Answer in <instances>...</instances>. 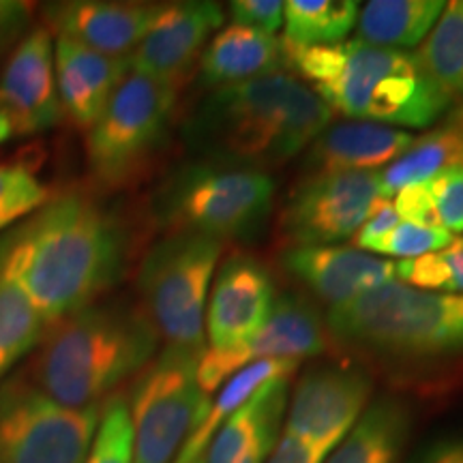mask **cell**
<instances>
[{
    "label": "cell",
    "mask_w": 463,
    "mask_h": 463,
    "mask_svg": "<svg viewBox=\"0 0 463 463\" xmlns=\"http://www.w3.org/2000/svg\"><path fill=\"white\" fill-rule=\"evenodd\" d=\"M159 339L144 307L95 303L52 324L24 373L65 408H95L148 367Z\"/></svg>",
    "instance_id": "3957f363"
},
{
    "label": "cell",
    "mask_w": 463,
    "mask_h": 463,
    "mask_svg": "<svg viewBox=\"0 0 463 463\" xmlns=\"http://www.w3.org/2000/svg\"><path fill=\"white\" fill-rule=\"evenodd\" d=\"M410 131L375 123H344L324 129L309 146L305 167L311 176L337 172H378L412 146Z\"/></svg>",
    "instance_id": "44dd1931"
},
{
    "label": "cell",
    "mask_w": 463,
    "mask_h": 463,
    "mask_svg": "<svg viewBox=\"0 0 463 463\" xmlns=\"http://www.w3.org/2000/svg\"><path fill=\"white\" fill-rule=\"evenodd\" d=\"M275 279L251 256L225 260L206 305V335L213 350L239 345L266 322L275 305Z\"/></svg>",
    "instance_id": "2e32d148"
},
{
    "label": "cell",
    "mask_w": 463,
    "mask_h": 463,
    "mask_svg": "<svg viewBox=\"0 0 463 463\" xmlns=\"http://www.w3.org/2000/svg\"><path fill=\"white\" fill-rule=\"evenodd\" d=\"M455 241L450 232L442 228H425V225L416 223H397L384 236L375 239L364 247V251L382 253V256H392L402 260H412L427 256V253L439 251V249L449 247Z\"/></svg>",
    "instance_id": "d6a6232c"
},
{
    "label": "cell",
    "mask_w": 463,
    "mask_h": 463,
    "mask_svg": "<svg viewBox=\"0 0 463 463\" xmlns=\"http://www.w3.org/2000/svg\"><path fill=\"white\" fill-rule=\"evenodd\" d=\"M449 167H463V114L439 129L414 137L402 157L378 172L382 198L389 200L399 189L430 181Z\"/></svg>",
    "instance_id": "d4e9b609"
},
{
    "label": "cell",
    "mask_w": 463,
    "mask_h": 463,
    "mask_svg": "<svg viewBox=\"0 0 463 463\" xmlns=\"http://www.w3.org/2000/svg\"><path fill=\"white\" fill-rule=\"evenodd\" d=\"M326 324L320 311L305 297L283 294L262 326L239 345L213 350L204 347L198 363V384L204 395L222 389V384L241 369L260 361L316 356L326 347Z\"/></svg>",
    "instance_id": "7c38bea8"
},
{
    "label": "cell",
    "mask_w": 463,
    "mask_h": 463,
    "mask_svg": "<svg viewBox=\"0 0 463 463\" xmlns=\"http://www.w3.org/2000/svg\"><path fill=\"white\" fill-rule=\"evenodd\" d=\"M412 463H463V436L436 439Z\"/></svg>",
    "instance_id": "ab89813d"
},
{
    "label": "cell",
    "mask_w": 463,
    "mask_h": 463,
    "mask_svg": "<svg viewBox=\"0 0 463 463\" xmlns=\"http://www.w3.org/2000/svg\"><path fill=\"white\" fill-rule=\"evenodd\" d=\"M222 251V241L178 232L144 256L137 288L144 311L167 345L206 347V300Z\"/></svg>",
    "instance_id": "ba28073f"
},
{
    "label": "cell",
    "mask_w": 463,
    "mask_h": 463,
    "mask_svg": "<svg viewBox=\"0 0 463 463\" xmlns=\"http://www.w3.org/2000/svg\"><path fill=\"white\" fill-rule=\"evenodd\" d=\"M223 20V7L211 0L161 5L146 37L131 52V71L178 86Z\"/></svg>",
    "instance_id": "9a60e30c"
},
{
    "label": "cell",
    "mask_w": 463,
    "mask_h": 463,
    "mask_svg": "<svg viewBox=\"0 0 463 463\" xmlns=\"http://www.w3.org/2000/svg\"><path fill=\"white\" fill-rule=\"evenodd\" d=\"M326 333L341 345L397 361L463 354V294L389 281L331 307Z\"/></svg>",
    "instance_id": "5b68a950"
},
{
    "label": "cell",
    "mask_w": 463,
    "mask_h": 463,
    "mask_svg": "<svg viewBox=\"0 0 463 463\" xmlns=\"http://www.w3.org/2000/svg\"><path fill=\"white\" fill-rule=\"evenodd\" d=\"M283 269L303 281L317 298L333 307L345 305L395 277V262L352 247H288Z\"/></svg>",
    "instance_id": "ac0fdd59"
},
{
    "label": "cell",
    "mask_w": 463,
    "mask_h": 463,
    "mask_svg": "<svg viewBox=\"0 0 463 463\" xmlns=\"http://www.w3.org/2000/svg\"><path fill=\"white\" fill-rule=\"evenodd\" d=\"M204 347L165 345L133 386V463H174L211 408L198 384Z\"/></svg>",
    "instance_id": "9c48e42d"
},
{
    "label": "cell",
    "mask_w": 463,
    "mask_h": 463,
    "mask_svg": "<svg viewBox=\"0 0 463 463\" xmlns=\"http://www.w3.org/2000/svg\"><path fill=\"white\" fill-rule=\"evenodd\" d=\"M50 326L24 289L0 273V380L39 347Z\"/></svg>",
    "instance_id": "f1b7e54d"
},
{
    "label": "cell",
    "mask_w": 463,
    "mask_h": 463,
    "mask_svg": "<svg viewBox=\"0 0 463 463\" xmlns=\"http://www.w3.org/2000/svg\"><path fill=\"white\" fill-rule=\"evenodd\" d=\"M408 433V405L391 397L378 399L322 463H399Z\"/></svg>",
    "instance_id": "603a6c76"
},
{
    "label": "cell",
    "mask_w": 463,
    "mask_h": 463,
    "mask_svg": "<svg viewBox=\"0 0 463 463\" xmlns=\"http://www.w3.org/2000/svg\"><path fill=\"white\" fill-rule=\"evenodd\" d=\"M11 136H14V129H11L9 118L3 112H0V144L7 142Z\"/></svg>",
    "instance_id": "60d3db41"
},
{
    "label": "cell",
    "mask_w": 463,
    "mask_h": 463,
    "mask_svg": "<svg viewBox=\"0 0 463 463\" xmlns=\"http://www.w3.org/2000/svg\"><path fill=\"white\" fill-rule=\"evenodd\" d=\"M129 264V230L86 191H65L0 234V273L24 289L45 320L99 303Z\"/></svg>",
    "instance_id": "6da1fadb"
},
{
    "label": "cell",
    "mask_w": 463,
    "mask_h": 463,
    "mask_svg": "<svg viewBox=\"0 0 463 463\" xmlns=\"http://www.w3.org/2000/svg\"><path fill=\"white\" fill-rule=\"evenodd\" d=\"M384 200L378 172L309 176L289 195L283 234L292 247H322L354 236Z\"/></svg>",
    "instance_id": "8fae6325"
},
{
    "label": "cell",
    "mask_w": 463,
    "mask_h": 463,
    "mask_svg": "<svg viewBox=\"0 0 463 463\" xmlns=\"http://www.w3.org/2000/svg\"><path fill=\"white\" fill-rule=\"evenodd\" d=\"M292 67L331 109L363 123L422 129L453 101L431 82L414 56L363 42L292 45L283 42Z\"/></svg>",
    "instance_id": "277c9868"
},
{
    "label": "cell",
    "mask_w": 463,
    "mask_h": 463,
    "mask_svg": "<svg viewBox=\"0 0 463 463\" xmlns=\"http://www.w3.org/2000/svg\"><path fill=\"white\" fill-rule=\"evenodd\" d=\"M0 112L9 118L14 136H34L65 120L56 84L54 34L33 26L11 52L0 75Z\"/></svg>",
    "instance_id": "5bb4252c"
},
{
    "label": "cell",
    "mask_w": 463,
    "mask_h": 463,
    "mask_svg": "<svg viewBox=\"0 0 463 463\" xmlns=\"http://www.w3.org/2000/svg\"><path fill=\"white\" fill-rule=\"evenodd\" d=\"M392 206H395V213L403 222L425 225V228H439L430 194V183L427 181L399 189Z\"/></svg>",
    "instance_id": "d590c367"
},
{
    "label": "cell",
    "mask_w": 463,
    "mask_h": 463,
    "mask_svg": "<svg viewBox=\"0 0 463 463\" xmlns=\"http://www.w3.org/2000/svg\"><path fill=\"white\" fill-rule=\"evenodd\" d=\"M52 191L26 164H0V232L48 204Z\"/></svg>",
    "instance_id": "4dcf8cb0"
},
{
    "label": "cell",
    "mask_w": 463,
    "mask_h": 463,
    "mask_svg": "<svg viewBox=\"0 0 463 463\" xmlns=\"http://www.w3.org/2000/svg\"><path fill=\"white\" fill-rule=\"evenodd\" d=\"M356 0H288L283 3V42L292 45L341 43L356 26Z\"/></svg>",
    "instance_id": "83f0119b"
},
{
    "label": "cell",
    "mask_w": 463,
    "mask_h": 463,
    "mask_svg": "<svg viewBox=\"0 0 463 463\" xmlns=\"http://www.w3.org/2000/svg\"><path fill=\"white\" fill-rule=\"evenodd\" d=\"M54 65L65 118L86 131L131 73L129 56H106L62 37H54Z\"/></svg>",
    "instance_id": "d6986e66"
},
{
    "label": "cell",
    "mask_w": 463,
    "mask_h": 463,
    "mask_svg": "<svg viewBox=\"0 0 463 463\" xmlns=\"http://www.w3.org/2000/svg\"><path fill=\"white\" fill-rule=\"evenodd\" d=\"M412 56L450 101L463 99V0L447 3L436 26Z\"/></svg>",
    "instance_id": "4316f807"
},
{
    "label": "cell",
    "mask_w": 463,
    "mask_h": 463,
    "mask_svg": "<svg viewBox=\"0 0 463 463\" xmlns=\"http://www.w3.org/2000/svg\"><path fill=\"white\" fill-rule=\"evenodd\" d=\"M395 275L405 286L427 292L463 294V236L439 251L399 260L395 262Z\"/></svg>",
    "instance_id": "f546056e"
},
{
    "label": "cell",
    "mask_w": 463,
    "mask_h": 463,
    "mask_svg": "<svg viewBox=\"0 0 463 463\" xmlns=\"http://www.w3.org/2000/svg\"><path fill=\"white\" fill-rule=\"evenodd\" d=\"M331 116L305 82L273 73L215 89L191 116L187 136L213 164L264 172L309 148Z\"/></svg>",
    "instance_id": "7a4b0ae2"
},
{
    "label": "cell",
    "mask_w": 463,
    "mask_h": 463,
    "mask_svg": "<svg viewBox=\"0 0 463 463\" xmlns=\"http://www.w3.org/2000/svg\"><path fill=\"white\" fill-rule=\"evenodd\" d=\"M427 183L439 228L459 234L463 232V167H449Z\"/></svg>",
    "instance_id": "836d02e7"
},
{
    "label": "cell",
    "mask_w": 463,
    "mask_h": 463,
    "mask_svg": "<svg viewBox=\"0 0 463 463\" xmlns=\"http://www.w3.org/2000/svg\"><path fill=\"white\" fill-rule=\"evenodd\" d=\"M230 15L236 26L275 37L283 26L281 0H234L230 3Z\"/></svg>",
    "instance_id": "e575fe53"
},
{
    "label": "cell",
    "mask_w": 463,
    "mask_h": 463,
    "mask_svg": "<svg viewBox=\"0 0 463 463\" xmlns=\"http://www.w3.org/2000/svg\"><path fill=\"white\" fill-rule=\"evenodd\" d=\"M275 200V181L247 167L187 164L165 178L153 200V215L170 234L217 241L249 239L262 228Z\"/></svg>",
    "instance_id": "8992f818"
},
{
    "label": "cell",
    "mask_w": 463,
    "mask_h": 463,
    "mask_svg": "<svg viewBox=\"0 0 463 463\" xmlns=\"http://www.w3.org/2000/svg\"><path fill=\"white\" fill-rule=\"evenodd\" d=\"M101 405L65 408L24 372L7 375L0 380V463H84Z\"/></svg>",
    "instance_id": "30bf717a"
},
{
    "label": "cell",
    "mask_w": 463,
    "mask_h": 463,
    "mask_svg": "<svg viewBox=\"0 0 463 463\" xmlns=\"http://www.w3.org/2000/svg\"><path fill=\"white\" fill-rule=\"evenodd\" d=\"M84 463H133V422L129 399L108 397Z\"/></svg>",
    "instance_id": "1f68e13d"
},
{
    "label": "cell",
    "mask_w": 463,
    "mask_h": 463,
    "mask_svg": "<svg viewBox=\"0 0 463 463\" xmlns=\"http://www.w3.org/2000/svg\"><path fill=\"white\" fill-rule=\"evenodd\" d=\"M399 223V215L395 213V206L389 200H382L375 211L369 215L367 222H364L358 232L354 234V245L358 249H364L369 242L384 236L386 232H391Z\"/></svg>",
    "instance_id": "74e56055"
},
{
    "label": "cell",
    "mask_w": 463,
    "mask_h": 463,
    "mask_svg": "<svg viewBox=\"0 0 463 463\" xmlns=\"http://www.w3.org/2000/svg\"><path fill=\"white\" fill-rule=\"evenodd\" d=\"M286 67L283 39L232 24L217 33L200 56V80L208 89H222L281 73Z\"/></svg>",
    "instance_id": "7402d4cb"
},
{
    "label": "cell",
    "mask_w": 463,
    "mask_h": 463,
    "mask_svg": "<svg viewBox=\"0 0 463 463\" xmlns=\"http://www.w3.org/2000/svg\"><path fill=\"white\" fill-rule=\"evenodd\" d=\"M444 7L442 0H372L358 14V42L392 50L412 48L425 42Z\"/></svg>",
    "instance_id": "cb8c5ba5"
},
{
    "label": "cell",
    "mask_w": 463,
    "mask_h": 463,
    "mask_svg": "<svg viewBox=\"0 0 463 463\" xmlns=\"http://www.w3.org/2000/svg\"><path fill=\"white\" fill-rule=\"evenodd\" d=\"M176 101L178 86L127 75L86 137V161L99 187L120 189L140 176L170 136Z\"/></svg>",
    "instance_id": "52a82bcc"
},
{
    "label": "cell",
    "mask_w": 463,
    "mask_h": 463,
    "mask_svg": "<svg viewBox=\"0 0 463 463\" xmlns=\"http://www.w3.org/2000/svg\"><path fill=\"white\" fill-rule=\"evenodd\" d=\"M289 378L264 384L219 427L204 463H266L279 442L288 412Z\"/></svg>",
    "instance_id": "ffe728a7"
},
{
    "label": "cell",
    "mask_w": 463,
    "mask_h": 463,
    "mask_svg": "<svg viewBox=\"0 0 463 463\" xmlns=\"http://www.w3.org/2000/svg\"><path fill=\"white\" fill-rule=\"evenodd\" d=\"M161 5L69 0L45 5V28L54 37L106 56H131L153 26Z\"/></svg>",
    "instance_id": "e0dca14e"
},
{
    "label": "cell",
    "mask_w": 463,
    "mask_h": 463,
    "mask_svg": "<svg viewBox=\"0 0 463 463\" xmlns=\"http://www.w3.org/2000/svg\"><path fill=\"white\" fill-rule=\"evenodd\" d=\"M189 463H204V455H202V457H198V459H194V461H189Z\"/></svg>",
    "instance_id": "b9f144b4"
},
{
    "label": "cell",
    "mask_w": 463,
    "mask_h": 463,
    "mask_svg": "<svg viewBox=\"0 0 463 463\" xmlns=\"http://www.w3.org/2000/svg\"><path fill=\"white\" fill-rule=\"evenodd\" d=\"M300 361H292V358H275V361H260L249 364V367L241 369L228 380L222 392L215 402L211 403L204 419L198 422L194 433H191L181 453H178L174 463H189L198 459L206 453L208 444H211L213 436H215L219 427L230 419L242 403H247L256 392L262 389L264 384L273 380L289 378L298 369Z\"/></svg>",
    "instance_id": "484cf974"
},
{
    "label": "cell",
    "mask_w": 463,
    "mask_h": 463,
    "mask_svg": "<svg viewBox=\"0 0 463 463\" xmlns=\"http://www.w3.org/2000/svg\"><path fill=\"white\" fill-rule=\"evenodd\" d=\"M326 455H322L320 450L311 449L309 444L300 442L288 433H281V439L266 463H322Z\"/></svg>",
    "instance_id": "f35d334b"
},
{
    "label": "cell",
    "mask_w": 463,
    "mask_h": 463,
    "mask_svg": "<svg viewBox=\"0 0 463 463\" xmlns=\"http://www.w3.org/2000/svg\"><path fill=\"white\" fill-rule=\"evenodd\" d=\"M34 7L22 0H0V54L14 52L33 28Z\"/></svg>",
    "instance_id": "8d00e7d4"
},
{
    "label": "cell",
    "mask_w": 463,
    "mask_h": 463,
    "mask_svg": "<svg viewBox=\"0 0 463 463\" xmlns=\"http://www.w3.org/2000/svg\"><path fill=\"white\" fill-rule=\"evenodd\" d=\"M369 395L372 380L361 369H314L298 380L283 433L328 457L367 410Z\"/></svg>",
    "instance_id": "4fadbf2b"
}]
</instances>
